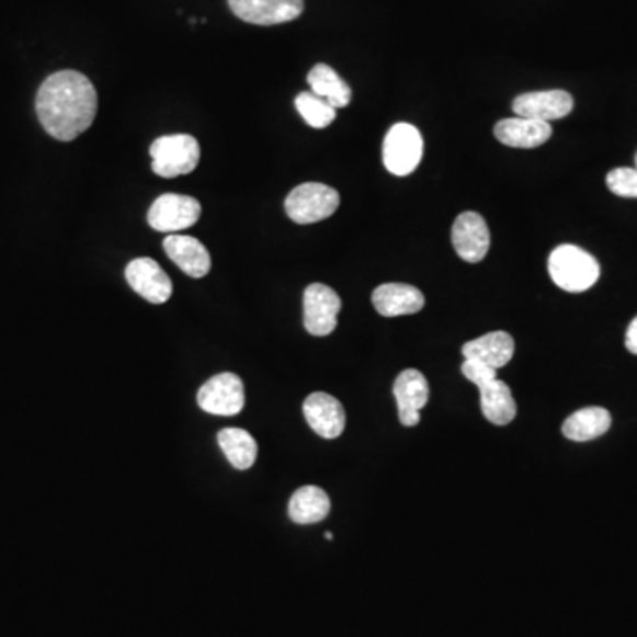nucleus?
<instances>
[{"label":"nucleus","instance_id":"obj_21","mask_svg":"<svg viewBox=\"0 0 637 637\" xmlns=\"http://www.w3.org/2000/svg\"><path fill=\"white\" fill-rule=\"evenodd\" d=\"M611 414L604 408L579 409L564 423V436L570 441H592L610 431Z\"/></svg>","mask_w":637,"mask_h":637},{"label":"nucleus","instance_id":"obj_22","mask_svg":"<svg viewBox=\"0 0 637 637\" xmlns=\"http://www.w3.org/2000/svg\"><path fill=\"white\" fill-rule=\"evenodd\" d=\"M307 79L314 94L325 98L331 106H335L337 111L345 109L353 100V91L348 82L331 66H314Z\"/></svg>","mask_w":637,"mask_h":637},{"label":"nucleus","instance_id":"obj_1","mask_svg":"<svg viewBox=\"0 0 637 637\" xmlns=\"http://www.w3.org/2000/svg\"><path fill=\"white\" fill-rule=\"evenodd\" d=\"M36 112L46 134L60 143H71L96 120V89L86 75L62 69L42 83Z\"/></svg>","mask_w":637,"mask_h":637},{"label":"nucleus","instance_id":"obj_20","mask_svg":"<svg viewBox=\"0 0 637 637\" xmlns=\"http://www.w3.org/2000/svg\"><path fill=\"white\" fill-rule=\"evenodd\" d=\"M330 496L321 487L305 486L289 501V517L296 524L321 523L330 514Z\"/></svg>","mask_w":637,"mask_h":637},{"label":"nucleus","instance_id":"obj_8","mask_svg":"<svg viewBox=\"0 0 637 637\" xmlns=\"http://www.w3.org/2000/svg\"><path fill=\"white\" fill-rule=\"evenodd\" d=\"M202 411L216 417H235L244 408V386L232 372H224L202 385L197 394Z\"/></svg>","mask_w":637,"mask_h":637},{"label":"nucleus","instance_id":"obj_10","mask_svg":"<svg viewBox=\"0 0 637 637\" xmlns=\"http://www.w3.org/2000/svg\"><path fill=\"white\" fill-rule=\"evenodd\" d=\"M239 20L253 25H280L293 22L305 10L303 0H227Z\"/></svg>","mask_w":637,"mask_h":637},{"label":"nucleus","instance_id":"obj_16","mask_svg":"<svg viewBox=\"0 0 637 637\" xmlns=\"http://www.w3.org/2000/svg\"><path fill=\"white\" fill-rule=\"evenodd\" d=\"M372 303L383 317L411 316L425 307V296L413 285L383 284L372 294Z\"/></svg>","mask_w":637,"mask_h":637},{"label":"nucleus","instance_id":"obj_15","mask_svg":"<svg viewBox=\"0 0 637 637\" xmlns=\"http://www.w3.org/2000/svg\"><path fill=\"white\" fill-rule=\"evenodd\" d=\"M163 248L170 261L192 278H204L212 270V255L207 248L192 236H167Z\"/></svg>","mask_w":637,"mask_h":637},{"label":"nucleus","instance_id":"obj_18","mask_svg":"<svg viewBox=\"0 0 637 637\" xmlns=\"http://www.w3.org/2000/svg\"><path fill=\"white\" fill-rule=\"evenodd\" d=\"M514 351V339L507 331H492L463 345L464 360H477L496 371L509 365Z\"/></svg>","mask_w":637,"mask_h":637},{"label":"nucleus","instance_id":"obj_28","mask_svg":"<svg viewBox=\"0 0 637 637\" xmlns=\"http://www.w3.org/2000/svg\"><path fill=\"white\" fill-rule=\"evenodd\" d=\"M326 541H330V542L333 541V533H331V532L326 533Z\"/></svg>","mask_w":637,"mask_h":637},{"label":"nucleus","instance_id":"obj_7","mask_svg":"<svg viewBox=\"0 0 637 637\" xmlns=\"http://www.w3.org/2000/svg\"><path fill=\"white\" fill-rule=\"evenodd\" d=\"M339 294L325 284H310L303 294V321L305 330L314 337H328L335 331L339 319Z\"/></svg>","mask_w":637,"mask_h":637},{"label":"nucleus","instance_id":"obj_14","mask_svg":"<svg viewBox=\"0 0 637 637\" xmlns=\"http://www.w3.org/2000/svg\"><path fill=\"white\" fill-rule=\"evenodd\" d=\"M303 414L307 418L310 429L325 440H335L344 432V406L331 395L322 391L308 395L303 403Z\"/></svg>","mask_w":637,"mask_h":637},{"label":"nucleus","instance_id":"obj_27","mask_svg":"<svg viewBox=\"0 0 637 637\" xmlns=\"http://www.w3.org/2000/svg\"><path fill=\"white\" fill-rule=\"evenodd\" d=\"M625 348L630 353L637 354V317L628 325L627 333H625Z\"/></svg>","mask_w":637,"mask_h":637},{"label":"nucleus","instance_id":"obj_29","mask_svg":"<svg viewBox=\"0 0 637 637\" xmlns=\"http://www.w3.org/2000/svg\"><path fill=\"white\" fill-rule=\"evenodd\" d=\"M636 169H637V152H636Z\"/></svg>","mask_w":637,"mask_h":637},{"label":"nucleus","instance_id":"obj_11","mask_svg":"<svg viewBox=\"0 0 637 637\" xmlns=\"http://www.w3.org/2000/svg\"><path fill=\"white\" fill-rule=\"evenodd\" d=\"M129 287L155 305L169 302L172 296V282L157 261L149 258H138L129 262L124 271Z\"/></svg>","mask_w":637,"mask_h":637},{"label":"nucleus","instance_id":"obj_12","mask_svg":"<svg viewBox=\"0 0 637 637\" xmlns=\"http://www.w3.org/2000/svg\"><path fill=\"white\" fill-rule=\"evenodd\" d=\"M514 112L517 117L527 120L550 121L564 120L572 112L573 98L567 91L526 92L514 100Z\"/></svg>","mask_w":637,"mask_h":637},{"label":"nucleus","instance_id":"obj_26","mask_svg":"<svg viewBox=\"0 0 637 637\" xmlns=\"http://www.w3.org/2000/svg\"><path fill=\"white\" fill-rule=\"evenodd\" d=\"M460 368H463L464 377L471 380L473 385H477L478 388L498 377V371L496 368L484 365V363L477 362V360H464L463 367Z\"/></svg>","mask_w":637,"mask_h":637},{"label":"nucleus","instance_id":"obj_6","mask_svg":"<svg viewBox=\"0 0 637 637\" xmlns=\"http://www.w3.org/2000/svg\"><path fill=\"white\" fill-rule=\"evenodd\" d=\"M202 207L197 198L178 193H166L152 202L147 213V221L158 232H180L190 229L201 218Z\"/></svg>","mask_w":637,"mask_h":637},{"label":"nucleus","instance_id":"obj_17","mask_svg":"<svg viewBox=\"0 0 637 637\" xmlns=\"http://www.w3.org/2000/svg\"><path fill=\"white\" fill-rule=\"evenodd\" d=\"M494 137L503 146L517 147V149H535L553 137V128L544 121L527 120V117H514L496 123Z\"/></svg>","mask_w":637,"mask_h":637},{"label":"nucleus","instance_id":"obj_25","mask_svg":"<svg viewBox=\"0 0 637 637\" xmlns=\"http://www.w3.org/2000/svg\"><path fill=\"white\" fill-rule=\"evenodd\" d=\"M605 184L610 192L618 197L637 198V169H628V167L613 169L605 178Z\"/></svg>","mask_w":637,"mask_h":637},{"label":"nucleus","instance_id":"obj_13","mask_svg":"<svg viewBox=\"0 0 637 637\" xmlns=\"http://www.w3.org/2000/svg\"><path fill=\"white\" fill-rule=\"evenodd\" d=\"M394 395L399 406L400 423L403 426H417L420 423V411L429 402V383L417 368H406L395 379Z\"/></svg>","mask_w":637,"mask_h":637},{"label":"nucleus","instance_id":"obj_24","mask_svg":"<svg viewBox=\"0 0 637 637\" xmlns=\"http://www.w3.org/2000/svg\"><path fill=\"white\" fill-rule=\"evenodd\" d=\"M294 105L303 121L316 129L328 128L337 117L335 106H331L325 98L317 96L312 91L299 92L294 100Z\"/></svg>","mask_w":637,"mask_h":637},{"label":"nucleus","instance_id":"obj_19","mask_svg":"<svg viewBox=\"0 0 637 637\" xmlns=\"http://www.w3.org/2000/svg\"><path fill=\"white\" fill-rule=\"evenodd\" d=\"M478 390H480L481 413L489 422L500 426L514 422V418L517 417V403L507 383L496 377L486 385H481Z\"/></svg>","mask_w":637,"mask_h":637},{"label":"nucleus","instance_id":"obj_23","mask_svg":"<svg viewBox=\"0 0 637 637\" xmlns=\"http://www.w3.org/2000/svg\"><path fill=\"white\" fill-rule=\"evenodd\" d=\"M218 445L236 469L244 471L258 460V443L243 429H224L218 432Z\"/></svg>","mask_w":637,"mask_h":637},{"label":"nucleus","instance_id":"obj_5","mask_svg":"<svg viewBox=\"0 0 637 637\" xmlns=\"http://www.w3.org/2000/svg\"><path fill=\"white\" fill-rule=\"evenodd\" d=\"M423 157L422 134L413 124L397 123L386 134L383 144V161L394 175L413 174Z\"/></svg>","mask_w":637,"mask_h":637},{"label":"nucleus","instance_id":"obj_2","mask_svg":"<svg viewBox=\"0 0 637 637\" xmlns=\"http://www.w3.org/2000/svg\"><path fill=\"white\" fill-rule=\"evenodd\" d=\"M549 275L559 289L584 293L592 289L601 276V266L592 253L576 244H559L549 255Z\"/></svg>","mask_w":637,"mask_h":637},{"label":"nucleus","instance_id":"obj_3","mask_svg":"<svg viewBox=\"0 0 637 637\" xmlns=\"http://www.w3.org/2000/svg\"><path fill=\"white\" fill-rule=\"evenodd\" d=\"M152 172L174 180L180 175L190 174L197 169L201 161V146L192 135H166L151 144Z\"/></svg>","mask_w":637,"mask_h":637},{"label":"nucleus","instance_id":"obj_9","mask_svg":"<svg viewBox=\"0 0 637 637\" xmlns=\"http://www.w3.org/2000/svg\"><path fill=\"white\" fill-rule=\"evenodd\" d=\"M452 244L463 261L471 264L484 261L491 247L486 218L475 212L460 213L452 227Z\"/></svg>","mask_w":637,"mask_h":637},{"label":"nucleus","instance_id":"obj_4","mask_svg":"<svg viewBox=\"0 0 637 637\" xmlns=\"http://www.w3.org/2000/svg\"><path fill=\"white\" fill-rule=\"evenodd\" d=\"M339 206V192L322 183L299 184L285 198V213L299 225L326 220Z\"/></svg>","mask_w":637,"mask_h":637}]
</instances>
